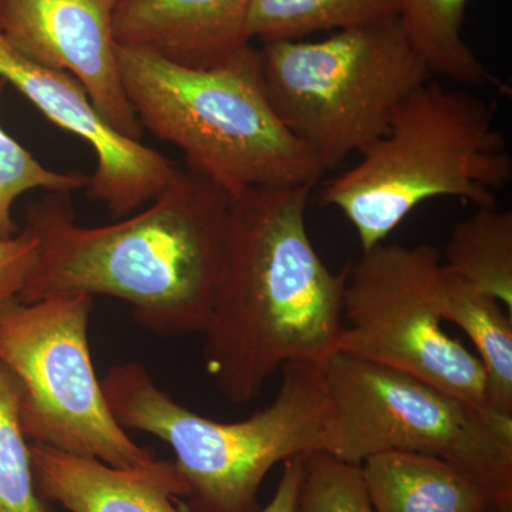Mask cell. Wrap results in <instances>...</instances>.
<instances>
[{
    "label": "cell",
    "instance_id": "6da1fadb",
    "mask_svg": "<svg viewBox=\"0 0 512 512\" xmlns=\"http://www.w3.org/2000/svg\"><path fill=\"white\" fill-rule=\"evenodd\" d=\"M231 200L190 168L114 224L83 227L69 194L47 192L26 211L39 255L19 301L67 293L110 296L164 338L204 333L227 251Z\"/></svg>",
    "mask_w": 512,
    "mask_h": 512
},
{
    "label": "cell",
    "instance_id": "7a4b0ae2",
    "mask_svg": "<svg viewBox=\"0 0 512 512\" xmlns=\"http://www.w3.org/2000/svg\"><path fill=\"white\" fill-rule=\"evenodd\" d=\"M316 185L258 188L231 201L224 268L204 333L205 370L235 404L288 363L325 365L343 328L349 264L335 274L306 224Z\"/></svg>",
    "mask_w": 512,
    "mask_h": 512
},
{
    "label": "cell",
    "instance_id": "3957f363",
    "mask_svg": "<svg viewBox=\"0 0 512 512\" xmlns=\"http://www.w3.org/2000/svg\"><path fill=\"white\" fill-rule=\"evenodd\" d=\"M121 80L141 127L173 144L187 168L234 201L258 188L318 185L325 170L276 116L259 49L197 69L117 45Z\"/></svg>",
    "mask_w": 512,
    "mask_h": 512
},
{
    "label": "cell",
    "instance_id": "277c9868",
    "mask_svg": "<svg viewBox=\"0 0 512 512\" xmlns=\"http://www.w3.org/2000/svg\"><path fill=\"white\" fill-rule=\"evenodd\" d=\"M360 160L320 183L323 207L338 210L363 251L376 247L417 207L458 198L497 207L512 180V157L491 104L463 90L424 83L393 111Z\"/></svg>",
    "mask_w": 512,
    "mask_h": 512
},
{
    "label": "cell",
    "instance_id": "5b68a950",
    "mask_svg": "<svg viewBox=\"0 0 512 512\" xmlns=\"http://www.w3.org/2000/svg\"><path fill=\"white\" fill-rule=\"evenodd\" d=\"M281 373L272 403L234 423L175 402L141 363L111 367L101 387L124 430L151 434L174 451L192 512H255L272 468L325 451L330 399L323 365L288 363Z\"/></svg>",
    "mask_w": 512,
    "mask_h": 512
},
{
    "label": "cell",
    "instance_id": "8992f818",
    "mask_svg": "<svg viewBox=\"0 0 512 512\" xmlns=\"http://www.w3.org/2000/svg\"><path fill=\"white\" fill-rule=\"evenodd\" d=\"M259 59L276 116L325 173L382 137L396 107L431 77L397 18L319 42L262 43Z\"/></svg>",
    "mask_w": 512,
    "mask_h": 512
},
{
    "label": "cell",
    "instance_id": "52a82bcc",
    "mask_svg": "<svg viewBox=\"0 0 512 512\" xmlns=\"http://www.w3.org/2000/svg\"><path fill=\"white\" fill-rule=\"evenodd\" d=\"M323 370L325 453L352 464L386 451L441 458L498 504H512V417L481 412L417 377L339 350Z\"/></svg>",
    "mask_w": 512,
    "mask_h": 512
},
{
    "label": "cell",
    "instance_id": "ba28073f",
    "mask_svg": "<svg viewBox=\"0 0 512 512\" xmlns=\"http://www.w3.org/2000/svg\"><path fill=\"white\" fill-rule=\"evenodd\" d=\"M93 296L67 293L0 306V363L19 384L20 423L30 443L119 468L158 460L117 423L89 348Z\"/></svg>",
    "mask_w": 512,
    "mask_h": 512
},
{
    "label": "cell",
    "instance_id": "9c48e42d",
    "mask_svg": "<svg viewBox=\"0 0 512 512\" xmlns=\"http://www.w3.org/2000/svg\"><path fill=\"white\" fill-rule=\"evenodd\" d=\"M443 285L441 252L431 245L382 242L363 251L349 264L336 350L417 377L481 412L497 414L488 402L480 359L443 328Z\"/></svg>",
    "mask_w": 512,
    "mask_h": 512
},
{
    "label": "cell",
    "instance_id": "30bf717a",
    "mask_svg": "<svg viewBox=\"0 0 512 512\" xmlns=\"http://www.w3.org/2000/svg\"><path fill=\"white\" fill-rule=\"evenodd\" d=\"M0 77L12 84L47 120L79 137L96 157L90 177L93 200L124 218L156 200L180 168L138 140L121 136L100 116L89 94L70 74L26 59L0 29Z\"/></svg>",
    "mask_w": 512,
    "mask_h": 512
},
{
    "label": "cell",
    "instance_id": "8fae6325",
    "mask_svg": "<svg viewBox=\"0 0 512 512\" xmlns=\"http://www.w3.org/2000/svg\"><path fill=\"white\" fill-rule=\"evenodd\" d=\"M116 5L117 0H0V29L26 59L74 77L117 133L140 141L143 127L121 80Z\"/></svg>",
    "mask_w": 512,
    "mask_h": 512
},
{
    "label": "cell",
    "instance_id": "7c38bea8",
    "mask_svg": "<svg viewBox=\"0 0 512 512\" xmlns=\"http://www.w3.org/2000/svg\"><path fill=\"white\" fill-rule=\"evenodd\" d=\"M254 0H117V45L150 50L187 67L208 69L252 45Z\"/></svg>",
    "mask_w": 512,
    "mask_h": 512
},
{
    "label": "cell",
    "instance_id": "4fadbf2b",
    "mask_svg": "<svg viewBox=\"0 0 512 512\" xmlns=\"http://www.w3.org/2000/svg\"><path fill=\"white\" fill-rule=\"evenodd\" d=\"M37 490L69 512H192L180 471L170 461L151 468H119L97 458L30 443Z\"/></svg>",
    "mask_w": 512,
    "mask_h": 512
},
{
    "label": "cell",
    "instance_id": "5bb4252c",
    "mask_svg": "<svg viewBox=\"0 0 512 512\" xmlns=\"http://www.w3.org/2000/svg\"><path fill=\"white\" fill-rule=\"evenodd\" d=\"M360 468L375 512H483L498 504L441 458L386 451L366 458Z\"/></svg>",
    "mask_w": 512,
    "mask_h": 512
},
{
    "label": "cell",
    "instance_id": "9a60e30c",
    "mask_svg": "<svg viewBox=\"0 0 512 512\" xmlns=\"http://www.w3.org/2000/svg\"><path fill=\"white\" fill-rule=\"evenodd\" d=\"M470 0H396V18L414 55L431 76L447 77L467 86L490 84L507 93L463 37Z\"/></svg>",
    "mask_w": 512,
    "mask_h": 512
},
{
    "label": "cell",
    "instance_id": "2e32d148",
    "mask_svg": "<svg viewBox=\"0 0 512 512\" xmlns=\"http://www.w3.org/2000/svg\"><path fill=\"white\" fill-rule=\"evenodd\" d=\"M444 269V268H443ZM441 318L466 333L487 377L488 402L512 417V315L493 296L478 292L444 271Z\"/></svg>",
    "mask_w": 512,
    "mask_h": 512
},
{
    "label": "cell",
    "instance_id": "e0dca14e",
    "mask_svg": "<svg viewBox=\"0 0 512 512\" xmlns=\"http://www.w3.org/2000/svg\"><path fill=\"white\" fill-rule=\"evenodd\" d=\"M441 264L448 275L493 296L512 315V212L477 208L451 231Z\"/></svg>",
    "mask_w": 512,
    "mask_h": 512
},
{
    "label": "cell",
    "instance_id": "ac0fdd59",
    "mask_svg": "<svg viewBox=\"0 0 512 512\" xmlns=\"http://www.w3.org/2000/svg\"><path fill=\"white\" fill-rule=\"evenodd\" d=\"M392 18H396V0H254L247 33L251 42H281Z\"/></svg>",
    "mask_w": 512,
    "mask_h": 512
},
{
    "label": "cell",
    "instance_id": "d6986e66",
    "mask_svg": "<svg viewBox=\"0 0 512 512\" xmlns=\"http://www.w3.org/2000/svg\"><path fill=\"white\" fill-rule=\"evenodd\" d=\"M19 399L18 382L0 363V512H50L37 490Z\"/></svg>",
    "mask_w": 512,
    "mask_h": 512
},
{
    "label": "cell",
    "instance_id": "ffe728a7",
    "mask_svg": "<svg viewBox=\"0 0 512 512\" xmlns=\"http://www.w3.org/2000/svg\"><path fill=\"white\" fill-rule=\"evenodd\" d=\"M5 84L0 77V94ZM89 181L87 175L59 173L47 168L0 127V238L15 237L20 231L13 220V205L26 192L45 190L72 194L89 187Z\"/></svg>",
    "mask_w": 512,
    "mask_h": 512
},
{
    "label": "cell",
    "instance_id": "44dd1931",
    "mask_svg": "<svg viewBox=\"0 0 512 512\" xmlns=\"http://www.w3.org/2000/svg\"><path fill=\"white\" fill-rule=\"evenodd\" d=\"M295 512H375L360 464L325 451L305 454Z\"/></svg>",
    "mask_w": 512,
    "mask_h": 512
},
{
    "label": "cell",
    "instance_id": "7402d4cb",
    "mask_svg": "<svg viewBox=\"0 0 512 512\" xmlns=\"http://www.w3.org/2000/svg\"><path fill=\"white\" fill-rule=\"evenodd\" d=\"M39 255V241L28 228L15 237L0 238V306L19 299Z\"/></svg>",
    "mask_w": 512,
    "mask_h": 512
},
{
    "label": "cell",
    "instance_id": "603a6c76",
    "mask_svg": "<svg viewBox=\"0 0 512 512\" xmlns=\"http://www.w3.org/2000/svg\"><path fill=\"white\" fill-rule=\"evenodd\" d=\"M303 456L289 458L282 464L281 478L271 501L255 512H295L301 485Z\"/></svg>",
    "mask_w": 512,
    "mask_h": 512
},
{
    "label": "cell",
    "instance_id": "cb8c5ba5",
    "mask_svg": "<svg viewBox=\"0 0 512 512\" xmlns=\"http://www.w3.org/2000/svg\"><path fill=\"white\" fill-rule=\"evenodd\" d=\"M483 512H512V504H495Z\"/></svg>",
    "mask_w": 512,
    "mask_h": 512
}]
</instances>
